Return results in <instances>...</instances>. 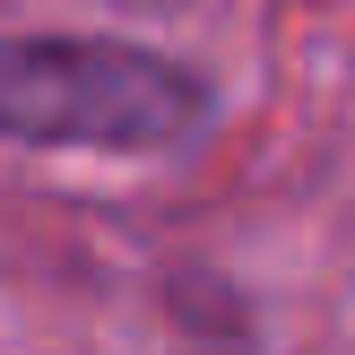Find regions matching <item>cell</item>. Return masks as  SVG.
Instances as JSON below:
<instances>
[{
	"label": "cell",
	"mask_w": 355,
	"mask_h": 355,
	"mask_svg": "<svg viewBox=\"0 0 355 355\" xmlns=\"http://www.w3.org/2000/svg\"><path fill=\"white\" fill-rule=\"evenodd\" d=\"M217 121V87L130 35H0V139L173 156Z\"/></svg>",
	"instance_id": "1"
}]
</instances>
